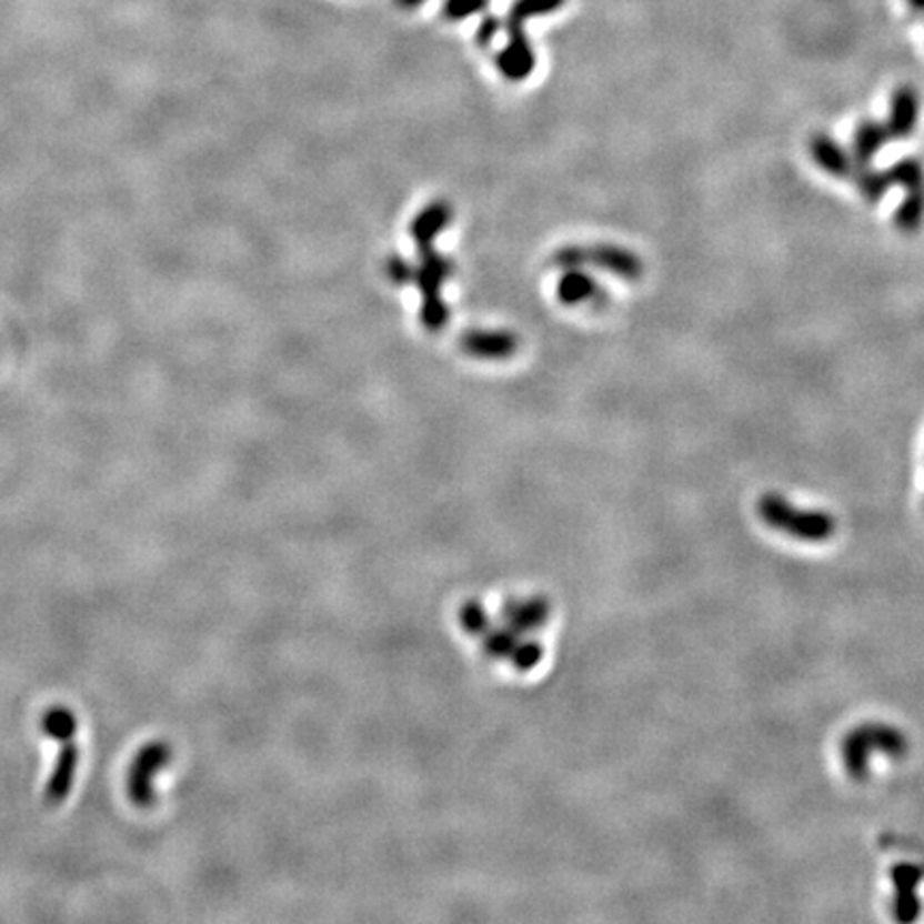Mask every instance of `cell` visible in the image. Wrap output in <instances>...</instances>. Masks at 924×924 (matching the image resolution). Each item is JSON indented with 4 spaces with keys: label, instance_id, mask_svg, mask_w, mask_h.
<instances>
[{
    "label": "cell",
    "instance_id": "cell-16",
    "mask_svg": "<svg viewBox=\"0 0 924 924\" xmlns=\"http://www.w3.org/2000/svg\"><path fill=\"white\" fill-rule=\"evenodd\" d=\"M924 223V189L923 191H910L905 193V200L896 208V230L903 233H914L921 230Z\"/></svg>",
    "mask_w": 924,
    "mask_h": 924
},
{
    "label": "cell",
    "instance_id": "cell-15",
    "mask_svg": "<svg viewBox=\"0 0 924 924\" xmlns=\"http://www.w3.org/2000/svg\"><path fill=\"white\" fill-rule=\"evenodd\" d=\"M852 180L856 182L858 193L865 198L868 203H877L886 191L893 187V180L888 175V170H871V165L866 168H854Z\"/></svg>",
    "mask_w": 924,
    "mask_h": 924
},
{
    "label": "cell",
    "instance_id": "cell-17",
    "mask_svg": "<svg viewBox=\"0 0 924 924\" xmlns=\"http://www.w3.org/2000/svg\"><path fill=\"white\" fill-rule=\"evenodd\" d=\"M888 175L893 184H901L905 189V193L924 189V168L918 159L896 161L893 168H888Z\"/></svg>",
    "mask_w": 924,
    "mask_h": 924
},
{
    "label": "cell",
    "instance_id": "cell-8",
    "mask_svg": "<svg viewBox=\"0 0 924 924\" xmlns=\"http://www.w3.org/2000/svg\"><path fill=\"white\" fill-rule=\"evenodd\" d=\"M78 762H80L78 745L73 743V739L64 741L58 753L57 764L50 773V780L46 783L43 796L48 805H60L69 796L73 781H76V773H78Z\"/></svg>",
    "mask_w": 924,
    "mask_h": 924
},
{
    "label": "cell",
    "instance_id": "cell-11",
    "mask_svg": "<svg viewBox=\"0 0 924 924\" xmlns=\"http://www.w3.org/2000/svg\"><path fill=\"white\" fill-rule=\"evenodd\" d=\"M891 142V135L886 131V124L871 120V118H863L856 129H854V138H852V161L856 168H866L873 163L875 154L882 150V145Z\"/></svg>",
    "mask_w": 924,
    "mask_h": 924
},
{
    "label": "cell",
    "instance_id": "cell-12",
    "mask_svg": "<svg viewBox=\"0 0 924 924\" xmlns=\"http://www.w3.org/2000/svg\"><path fill=\"white\" fill-rule=\"evenodd\" d=\"M462 346L469 355L475 358L503 360L519 349V341L510 332H469L462 339Z\"/></svg>",
    "mask_w": 924,
    "mask_h": 924
},
{
    "label": "cell",
    "instance_id": "cell-9",
    "mask_svg": "<svg viewBox=\"0 0 924 924\" xmlns=\"http://www.w3.org/2000/svg\"><path fill=\"white\" fill-rule=\"evenodd\" d=\"M808 152H811V159L815 161V165L822 172H826L833 178H852L856 165H854L852 157L831 135L815 133L808 142Z\"/></svg>",
    "mask_w": 924,
    "mask_h": 924
},
{
    "label": "cell",
    "instance_id": "cell-5",
    "mask_svg": "<svg viewBox=\"0 0 924 924\" xmlns=\"http://www.w3.org/2000/svg\"><path fill=\"white\" fill-rule=\"evenodd\" d=\"M580 261L584 263H593L600 265L607 272H612L614 277L623 279V281H640L642 272H644V263L642 260L623 249V247H614V244H597V247H589V249H580Z\"/></svg>",
    "mask_w": 924,
    "mask_h": 924
},
{
    "label": "cell",
    "instance_id": "cell-6",
    "mask_svg": "<svg viewBox=\"0 0 924 924\" xmlns=\"http://www.w3.org/2000/svg\"><path fill=\"white\" fill-rule=\"evenodd\" d=\"M891 877L895 882V918L898 923H914L921 912L923 903L916 895V886L924 880V866L903 863L893 866Z\"/></svg>",
    "mask_w": 924,
    "mask_h": 924
},
{
    "label": "cell",
    "instance_id": "cell-1",
    "mask_svg": "<svg viewBox=\"0 0 924 924\" xmlns=\"http://www.w3.org/2000/svg\"><path fill=\"white\" fill-rule=\"evenodd\" d=\"M452 210L448 203H433L413 221V235L420 249L422 265L413 268V283H418L424 295L422 321L429 330H441L448 323V307L441 300V285L448 281L452 265L445 258L434 253L433 240L439 231L450 223Z\"/></svg>",
    "mask_w": 924,
    "mask_h": 924
},
{
    "label": "cell",
    "instance_id": "cell-21",
    "mask_svg": "<svg viewBox=\"0 0 924 924\" xmlns=\"http://www.w3.org/2000/svg\"><path fill=\"white\" fill-rule=\"evenodd\" d=\"M494 32H496V22H494V20H486V22L482 24V29H480V37H478V39H480L482 43H489L492 37H494Z\"/></svg>",
    "mask_w": 924,
    "mask_h": 924
},
{
    "label": "cell",
    "instance_id": "cell-23",
    "mask_svg": "<svg viewBox=\"0 0 924 924\" xmlns=\"http://www.w3.org/2000/svg\"><path fill=\"white\" fill-rule=\"evenodd\" d=\"M420 2L422 0H403V4H406V7H413V4H420Z\"/></svg>",
    "mask_w": 924,
    "mask_h": 924
},
{
    "label": "cell",
    "instance_id": "cell-14",
    "mask_svg": "<svg viewBox=\"0 0 924 924\" xmlns=\"http://www.w3.org/2000/svg\"><path fill=\"white\" fill-rule=\"evenodd\" d=\"M41 730L48 739H54L58 743L71 741L78 732V720L71 709L67 706H52L41 717Z\"/></svg>",
    "mask_w": 924,
    "mask_h": 924
},
{
    "label": "cell",
    "instance_id": "cell-7",
    "mask_svg": "<svg viewBox=\"0 0 924 924\" xmlns=\"http://www.w3.org/2000/svg\"><path fill=\"white\" fill-rule=\"evenodd\" d=\"M918 116H921L918 92L907 84L895 88L891 97V108H888V122H886V131L891 140L912 138V133L918 127Z\"/></svg>",
    "mask_w": 924,
    "mask_h": 924
},
{
    "label": "cell",
    "instance_id": "cell-18",
    "mask_svg": "<svg viewBox=\"0 0 924 924\" xmlns=\"http://www.w3.org/2000/svg\"><path fill=\"white\" fill-rule=\"evenodd\" d=\"M565 0H519L510 11V27H522L524 20L550 13L559 9Z\"/></svg>",
    "mask_w": 924,
    "mask_h": 924
},
{
    "label": "cell",
    "instance_id": "cell-13",
    "mask_svg": "<svg viewBox=\"0 0 924 924\" xmlns=\"http://www.w3.org/2000/svg\"><path fill=\"white\" fill-rule=\"evenodd\" d=\"M556 295L568 307H576V304L589 302V300L604 298V293H602V289L597 288V283L580 268H568L563 272V277L559 279V285H556Z\"/></svg>",
    "mask_w": 924,
    "mask_h": 924
},
{
    "label": "cell",
    "instance_id": "cell-22",
    "mask_svg": "<svg viewBox=\"0 0 924 924\" xmlns=\"http://www.w3.org/2000/svg\"><path fill=\"white\" fill-rule=\"evenodd\" d=\"M910 2V7L914 9V11H921L924 13V0H907Z\"/></svg>",
    "mask_w": 924,
    "mask_h": 924
},
{
    "label": "cell",
    "instance_id": "cell-3",
    "mask_svg": "<svg viewBox=\"0 0 924 924\" xmlns=\"http://www.w3.org/2000/svg\"><path fill=\"white\" fill-rule=\"evenodd\" d=\"M757 512L769 526L803 542H826L835 535V520L831 514L794 508L775 492H769L760 499Z\"/></svg>",
    "mask_w": 924,
    "mask_h": 924
},
{
    "label": "cell",
    "instance_id": "cell-19",
    "mask_svg": "<svg viewBox=\"0 0 924 924\" xmlns=\"http://www.w3.org/2000/svg\"><path fill=\"white\" fill-rule=\"evenodd\" d=\"M484 7H486V0H450L448 7H445V13L452 20H461V18H466V16H471V13H475Z\"/></svg>",
    "mask_w": 924,
    "mask_h": 924
},
{
    "label": "cell",
    "instance_id": "cell-2",
    "mask_svg": "<svg viewBox=\"0 0 924 924\" xmlns=\"http://www.w3.org/2000/svg\"><path fill=\"white\" fill-rule=\"evenodd\" d=\"M910 750V743L901 730L886 723H865L854 727L843 741V762L852 780L863 781L868 775V757L880 751L888 757H903Z\"/></svg>",
    "mask_w": 924,
    "mask_h": 924
},
{
    "label": "cell",
    "instance_id": "cell-20",
    "mask_svg": "<svg viewBox=\"0 0 924 924\" xmlns=\"http://www.w3.org/2000/svg\"><path fill=\"white\" fill-rule=\"evenodd\" d=\"M388 277L399 285L411 283L413 281V268L401 258H390L388 260Z\"/></svg>",
    "mask_w": 924,
    "mask_h": 924
},
{
    "label": "cell",
    "instance_id": "cell-4",
    "mask_svg": "<svg viewBox=\"0 0 924 924\" xmlns=\"http://www.w3.org/2000/svg\"><path fill=\"white\" fill-rule=\"evenodd\" d=\"M170 760V750L163 743L145 745L131 764L129 771V796L135 805L150 807L154 803V787L152 777L159 773V769Z\"/></svg>",
    "mask_w": 924,
    "mask_h": 924
},
{
    "label": "cell",
    "instance_id": "cell-10",
    "mask_svg": "<svg viewBox=\"0 0 924 924\" xmlns=\"http://www.w3.org/2000/svg\"><path fill=\"white\" fill-rule=\"evenodd\" d=\"M496 62H499L501 73L510 80H524L533 71L535 57H533V48L529 46L522 32V27H510V43L499 54Z\"/></svg>",
    "mask_w": 924,
    "mask_h": 924
}]
</instances>
